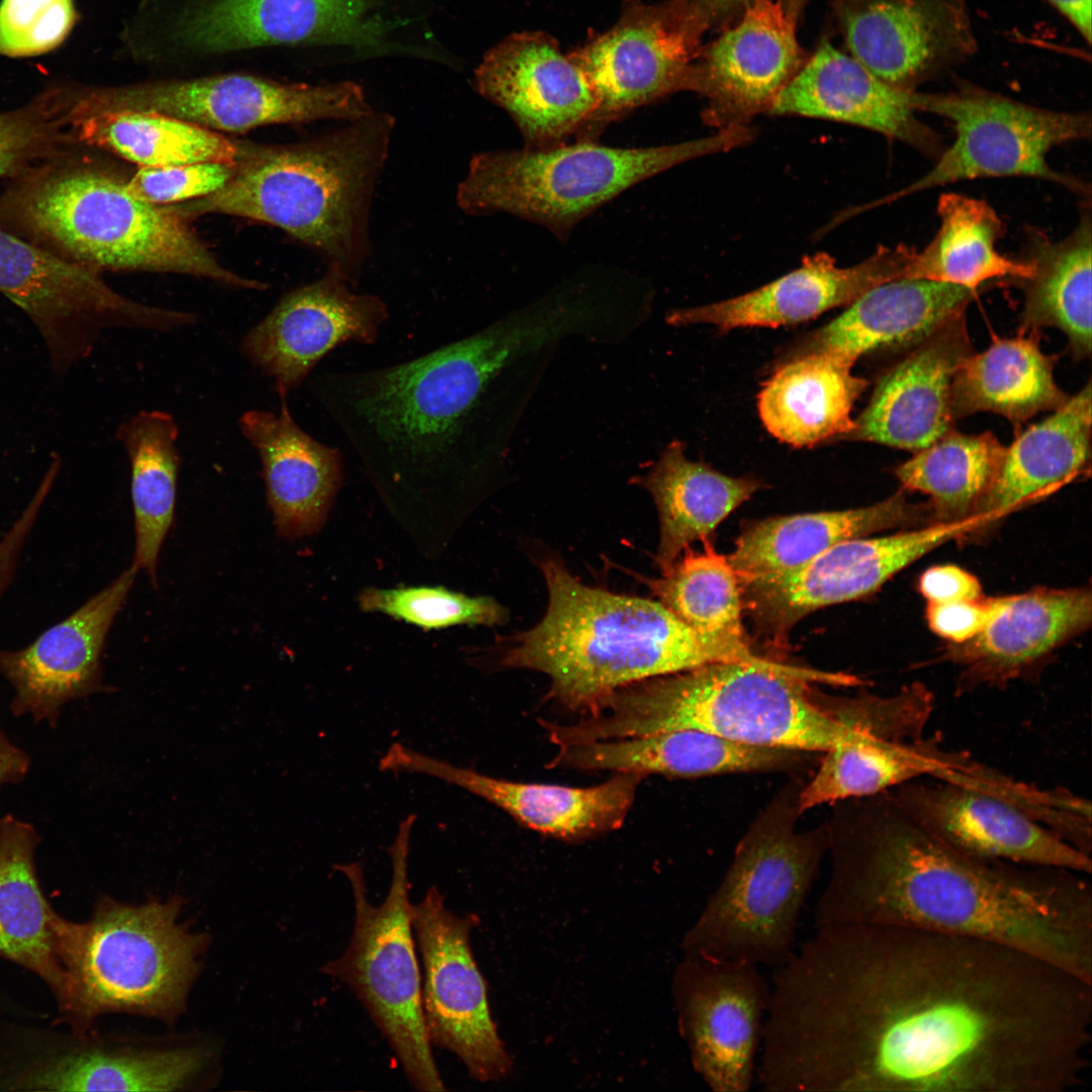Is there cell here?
<instances>
[{"label":"cell","instance_id":"cell-56","mask_svg":"<svg viewBox=\"0 0 1092 1092\" xmlns=\"http://www.w3.org/2000/svg\"><path fill=\"white\" fill-rule=\"evenodd\" d=\"M787 18L797 26L808 0H779Z\"/></svg>","mask_w":1092,"mask_h":1092},{"label":"cell","instance_id":"cell-42","mask_svg":"<svg viewBox=\"0 0 1092 1092\" xmlns=\"http://www.w3.org/2000/svg\"><path fill=\"white\" fill-rule=\"evenodd\" d=\"M178 425L169 413L142 411L122 422L116 437L130 465L135 546L132 566L157 582V563L175 513L180 455Z\"/></svg>","mask_w":1092,"mask_h":1092},{"label":"cell","instance_id":"cell-38","mask_svg":"<svg viewBox=\"0 0 1092 1092\" xmlns=\"http://www.w3.org/2000/svg\"><path fill=\"white\" fill-rule=\"evenodd\" d=\"M685 444L672 441L658 460L633 482L645 488L660 525L655 563L667 570L685 549L709 539L718 525L764 484L753 477H732L688 459Z\"/></svg>","mask_w":1092,"mask_h":1092},{"label":"cell","instance_id":"cell-39","mask_svg":"<svg viewBox=\"0 0 1092 1092\" xmlns=\"http://www.w3.org/2000/svg\"><path fill=\"white\" fill-rule=\"evenodd\" d=\"M1091 253L1088 206L1076 228L1062 240H1051L1037 231L1029 233L1023 260L1031 266V273L1014 279L1024 295L1020 333L1057 328L1068 338L1076 359L1091 355Z\"/></svg>","mask_w":1092,"mask_h":1092},{"label":"cell","instance_id":"cell-50","mask_svg":"<svg viewBox=\"0 0 1092 1092\" xmlns=\"http://www.w3.org/2000/svg\"><path fill=\"white\" fill-rule=\"evenodd\" d=\"M238 168L218 162L140 168L125 184L133 196L145 202L171 205L214 193L235 176Z\"/></svg>","mask_w":1092,"mask_h":1092},{"label":"cell","instance_id":"cell-4","mask_svg":"<svg viewBox=\"0 0 1092 1092\" xmlns=\"http://www.w3.org/2000/svg\"><path fill=\"white\" fill-rule=\"evenodd\" d=\"M856 686L843 673L770 661H722L621 688L558 728L565 744L693 729L733 741L826 751L876 733L870 695L832 698L812 684ZM879 736V735H878Z\"/></svg>","mask_w":1092,"mask_h":1092},{"label":"cell","instance_id":"cell-17","mask_svg":"<svg viewBox=\"0 0 1092 1092\" xmlns=\"http://www.w3.org/2000/svg\"><path fill=\"white\" fill-rule=\"evenodd\" d=\"M0 293L32 322L54 370L65 372L110 328L146 330L154 309L119 294L98 271L0 225Z\"/></svg>","mask_w":1092,"mask_h":1092},{"label":"cell","instance_id":"cell-44","mask_svg":"<svg viewBox=\"0 0 1092 1092\" xmlns=\"http://www.w3.org/2000/svg\"><path fill=\"white\" fill-rule=\"evenodd\" d=\"M939 228L922 251H916L908 278L960 285L974 291L994 278L1023 279L1031 266L996 248L1003 223L986 201L943 193L937 202Z\"/></svg>","mask_w":1092,"mask_h":1092},{"label":"cell","instance_id":"cell-10","mask_svg":"<svg viewBox=\"0 0 1092 1092\" xmlns=\"http://www.w3.org/2000/svg\"><path fill=\"white\" fill-rule=\"evenodd\" d=\"M753 129L736 124L674 145L614 148L576 140L544 148L474 155L456 190L465 213L506 212L565 238L582 218L633 185L681 163L747 144Z\"/></svg>","mask_w":1092,"mask_h":1092},{"label":"cell","instance_id":"cell-33","mask_svg":"<svg viewBox=\"0 0 1092 1092\" xmlns=\"http://www.w3.org/2000/svg\"><path fill=\"white\" fill-rule=\"evenodd\" d=\"M806 752L745 744L693 729L558 746L548 767L696 778L793 768Z\"/></svg>","mask_w":1092,"mask_h":1092},{"label":"cell","instance_id":"cell-30","mask_svg":"<svg viewBox=\"0 0 1092 1092\" xmlns=\"http://www.w3.org/2000/svg\"><path fill=\"white\" fill-rule=\"evenodd\" d=\"M1091 619L1089 588L1042 587L1004 596L988 625L967 642L948 643L943 656L962 668L967 686L1002 685L1084 632Z\"/></svg>","mask_w":1092,"mask_h":1092},{"label":"cell","instance_id":"cell-25","mask_svg":"<svg viewBox=\"0 0 1092 1092\" xmlns=\"http://www.w3.org/2000/svg\"><path fill=\"white\" fill-rule=\"evenodd\" d=\"M806 60L779 0H754L734 26L702 49L692 91L708 100L706 121L721 128L745 124L769 111Z\"/></svg>","mask_w":1092,"mask_h":1092},{"label":"cell","instance_id":"cell-14","mask_svg":"<svg viewBox=\"0 0 1092 1092\" xmlns=\"http://www.w3.org/2000/svg\"><path fill=\"white\" fill-rule=\"evenodd\" d=\"M72 109L156 112L217 132L323 119L350 122L374 110L351 81L283 84L240 74L98 89L74 101Z\"/></svg>","mask_w":1092,"mask_h":1092},{"label":"cell","instance_id":"cell-24","mask_svg":"<svg viewBox=\"0 0 1092 1092\" xmlns=\"http://www.w3.org/2000/svg\"><path fill=\"white\" fill-rule=\"evenodd\" d=\"M379 769L443 780L500 808L526 827L564 840L586 839L620 828L644 777L616 772L587 788L513 782L456 766L397 742L380 758Z\"/></svg>","mask_w":1092,"mask_h":1092},{"label":"cell","instance_id":"cell-43","mask_svg":"<svg viewBox=\"0 0 1092 1092\" xmlns=\"http://www.w3.org/2000/svg\"><path fill=\"white\" fill-rule=\"evenodd\" d=\"M824 753L814 777L801 788V814L826 803L873 797L920 777L937 779L949 765L947 752L923 736L868 734Z\"/></svg>","mask_w":1092,"mask_h":1092},{"label":"cell","instance_id":"cell-18","mask_svg":"<svg viewBox=\"0 0 1092 1092\" xmlns=\"http://www.w3.org/2000/svg\"><path fill=\"white\" fill-rule=\"evenodd\" d=\"M672 995L697 1074L714 1092L749 1091L770 995L759 966L685 957Z\"/></svg>","mask_w":1092,"mask_h":1092},{"label":"cell","instance_id":"cell-27","mask_svg":"<svg viewBox=\"0 0 1092 1092\" xmlns=\"http://www.w3.org/2000/svg\"><path fill=\"white\" fill-rule=\"evenodd\" d=\"M878 380L847 440L922 450L956 422L950 410L953 378L973 353L965 312L932 332Z\"/></svg>","mask_w":1092,"mask_h":1092},{"label":"cell","instance_id":"cell-26","mask_svg":"<svg viewBox=\"0 0 1092 1092\" xmlns=\"http://www.w3.org/2000/svg\"><path fill=\"white\" fill-rule=\"evenodd\" d=\"M916 249L880 246L850 267H839L829 254L803 259L800 267L739 296L695 307L671 309V326L712 325L721 332L736 328L796 325L839 306H847L882 283L908 278Z\"/></svg>","mask_w":1092,"mask_h":1092},{"label":"cell","instance_id":"cell-1","mask_svg":"<svg viewBox=\"0 0 1092 1092\" xmlns=\"http://www.w3.org/2000/svg\"><path fill=\"white\" fill-rule=\"evenodd\" d=\"M760 1065L780 1092H1079L1092 983L970 936L815 927L775 968Z\"/></svg>","mask_w":1092,"mask_h":1092},{"label":"cell","instance_id":"cell-3","mask_svg":"<svg viewBox=\"0 0 1092 1092\" xmlns=\"http://www.w3.org/2000/svg\"><path fill=\"white\" fill-rule=\"evenodd\" d=\"M571 331L563 310L509 316L401 363L324 371L309 386L382 489L453 491L495 452L490 401L497 380L519 357Z\"/></svg>","mask_w":1092,"mask_h":1092},{"label":"cell","instance_id":"cell-23","mask_svg":"<svg viewBox=\"0 0 1092 1092\" xmlns=\"http://www.w3.org/2000/svg\"><path fill=\"white\" fill-rule=\"evenodd\" d=\"M478 93L504 108L525 147L544 148L578 136L597 100L582 69L543 32L514 33L488 51L474 73Z\"/></svg>","mask_w":1092,"mask_h":1092},{"label":"cell","instance_id":"cell-21","mask_svg":"<svg viewBox=\"0 0 1092 1092\" xmlns=\"http://www.w3.org/2000/svg\"><path fill=\"white\" fill-rule=\"evenodd\" d=\"M354 289L326 270L317 280L285 293L243 337V356L275 381L279 394L287 395L336 347L374 344L388 318L387 305L377 295Z\"/></svg>","mask_w":1092,"mask_h":1092},{"label":"cell","instance_id":"cell-19","mask_svg":"<svg viewBox=\"0 0 1092 1092\" xmlns=\"http://www.w3.org/2000/svg\"><path fill=\"white\" fill-rule=\"evenodd\" d=\"M831 3L849 55L902 91H917L979 51L966 0Z\"/></svg>","mask_w":1092,"mask_h":1092},{"label":"cell","instance_id":"cell-40","mask_svg":"<svg viewBox=\"0 0 1092 1092\" xmlns=\"http://www.w3.org/2000/svg\"><path fill=\"white\" fill-rule=\"evenodd\" d=\"M1036 334L994 337L984 352H974L965 360L951 386L954 421L991 412L1017 429L1038 413L1053 412L1068 400L1054 377L1057 357L1040 350Z\"/></svg>","mask_w":1092,"mask_h":1092},{"label":"cell","instance_id":"cell-28","mask_svg":"<svg viewBox=\"0 0 1092 1092\" xmlns=\"http://www.w3.org/2000/svg\"><path fill=\"white\" fill-rule=\"evenodd\" d=\"M377 0H205L180 34L203 52L266 46L330 43L377 47L385 24L370 11Z\"/></svg>","mask_w":1092,"mask_h":1092},{"label":"cell","instance_id":"cell-46","mask_svg":"<svg viewBox=\"0 0 1092 1092\" xmlns=\"http://www.w3.org/2000/svg\"><path fill=\"white\" fill-rule=\"evenodd\" d=\"M1005 447L991 432L967 435L950 430L897 466L904 490L926 494L930 523L972 516L991 485Z\"/></svg>","mask_w":1092,"mask_h":1092},{"label":"cell","instance_id":"cell-12","mask_svg":"<svg viewBox=\"0 0 1092 1092\" xmlns=\"http://www.w3.org/2000/svg\"><path fill=\"white\" fill-rule=\"evenodd\" d=\"M916 112H928L952 123L956 138L922 177L886 198L887 201L963 180L1030 177L1090 196L1082 180L1056 171L1050 151L1091 136V115L1034 106L972 83L957 89L908 92Z\"/></svg>","mask_w":1092,"mask_h":1092},{"label":"cell","instance_id":"cell-48","mask_svg":"<svg viewBox=\"0 0 1092 1092\" xmlns=\"http://www.w3.org/2000/svg\"><path fill=\"white\" fill-rule=\"evenodd\" d=\"M59 105L48 97L0 113V178L23 173L69 143L67 107Z\"/></svg>","mask_w":1092,"mask_h":1092},{"label":"cell","instance_id":"cell-54","mask_svg":"<svg viewBox=\"0 0 1092 1092\" xmlns=\"http://www.w3.org/2000/svg\"><path fill=\"white\" fill-rule=\"evenodd\" d=\"M1077 30L1089 44L1091 42L1092 0H1045Z\"/></svg>","mask_w":1092,"mask_h":1092},{"label":"cell","instance_id":"cell-55","mask_svg":"<svg viewBox=\"0 0 1092 1092\" xmlns=\"http://www.w3.org/2000/svg\"><path fill=\"white\" fill-rule=\"evenodd\" d=\"M710 13L713 22L742 12L754 0H699Z\"/></svg>","mask_w":1092,"mask_h":1092},{"label":"cell","instance_id":"cell-51","mask_svg":"<svg viewBox=\"0 0 1092 1092\" xmlns=\"http://www.w3.org/2000/svg\"><path fill=\"white\" fill-rule=\"evenodd\" d=\"M1004 597L949 603H927L929 629L948 643L960 644L978 635L999 612Z\"/></svg>","mask_w":1092,"mask_h":1092},{"label":"cell","instance_id":"cell-6","mask_svg":"<svg viewBox=\"0 0 1092 1092\" xmlns=\"http://www.w3.org/2000/svg\"><path fill=\"white\" fill-rule=\"evenodd\" d=\"M394 124L389 113L373 110L304 144L259 150L219 190L169 207L186 220L218 213L276 226L356 289Z\"/></svg>","mask_w":1092,"mask_h":1092},{"label":"cell","instance_id":"cell-37","mask_svg":"<svg viewBox=\"0 0 1092 1092\" xmlns=\"http://www.w3.org/2000/svg\"><path fill=\"white\" fill-rule=\"evenodd\" d=\"M854 364L828 354L794 356L762 383L757 395L760 420L779 441L812 447L854 429L853 405L868 387L852 374Z\"/></svg>","mask_w":1092,"mask_h":1092},{"label":"cell","instance_id":"cell-34","mask_svg":"<svg viewBox=\"0 0 1092 1092\" xmlns=\"http://www.w3.org/2000/svg\"><path fill=\"white\" fill-rule=\"evenodd\" d=\"M925 520L928 505L911 503L901 489L868 507L751 521L727 557L742 584L795 569L840 542Z\"/></svg>","mask_w":1092,"mask_h":1092},{"label":"cell","instance_id":"cell-36","mask_svg":"<svg viewBox=\"0 0 1092 1092\" xmlns=\"http://www.w3.org/2000/svg\"><path fill=\"white\" fill-rule=\"evenodd\" d=\"M40 842L29 822L12 814L0 818V958L43 982L55 999L59 1018L67 1008L69 982L57 953L60 913L46 897L37 877L35 854Z\"/></svg>","mask_w":1092,"mask_h":1092},{"label":"cell","instance_id":"cell-11","mask_svg":"<svg viewBox=\"0 0 1092 1092\" xmlns=\"http://www.w3.org/2000/svg\"><path fill=\"white\" fill-rule=\"evenodd\" d=\"M416 815L398 825L388 847L391 883L379 905L367 896L358 862L336 864L349 881L355 909L354 929L344 953L322 972L346 984L388 1041L408 1082L419 1091H444L426 1031L422 978L417 959L408 899V853Z\"/></svg>","mask_w":1092,"mask_h":1092},{"label":"cell","instance_id":"cell-52","mask_svg":"<svg viewBox=\"0 0 1092 1092\" xmlns=\"http://www.w3.org/2000/svg\"><path fill=\"white\" fill-rule=\"evenodd\" d=\"M918 590L927 603L978 600L984 597L979 579L956 565H936L925 570Z\"/></svg>","mask_w":1092,"mask_h":1092},{"label":"cell","instance_id":"cell-35","mask_svg":"<svg viewBox=\"0 0 1092 1092\" xmlns=\"http://www.w3.org/2000/svg\"><path fill=\"white\" fill-rule=\"evenodd\" d=\"M1091 381L1044 420L1021 431L1004 453L973 515L997 520L1043 498L1090 470Z\"/></svg>","mask_w":1092,"mask_h":1092},{"label":"cell","instance_id":"cell-45","mask_svg":"<svg viewBox=\"0 0 1092 1092\" xmlns=\"http://www.w3.org/2000/svg\"><path fill=\"white\" fill-rule=\"evenodd\" d=\"M702 542V550L688 547L659 577H637L695 632L719 645L750 653L738 577L727 556L709 539Z\"/></svg>","mask_w":1092,"mask_h":1092},{"label":"cell","instance_id":"cell-9","mask_svg":"<svg viewBox=\"0 0 1092 1092\" xmlns=\"http://www.w3.org/2000/svg\"><path fill=\"white\" fill-rule=\"evenodd\" d=\"M803 782L784 787L755 818L699 916L685 957L778 967L796 948L799 918L828 849V832L797 829Z\"/></svg>","mask_w":1092,"mask_h":1092},{"label":"cell","instance_id":"cell-13","mask_svg":"<svg viewBox=\"0 0 1092 1092\" xmlns=\"http://www.w3.org/2000/svg\"><path fill=\"white\" fill-rule=\"evenodd\" d=\"M713 19L699 0H629L618 22L572 54L596 96L576 140H594L632 110L693 87L702 38Z\"/></svg>","mask_w":1092,"mask_h":1092},{"label":"cell","instance_id":"cell-31","mask_svg":"<svg viewBox=\"0 0 1092 1092\" xmlns=\"http://www.w3.org/2000/svg\"><path fill=\"white\" fill-rule=\"evenodd\" d=\"M279 396L278 414L248 411L239 428L261 460L277 534L298 539L324 526L341 486L343 458L337 448L304 432L289 412L287 395Z\"/></svg>","mask_w":1092,"mask_h":1092},{"label":"cell","instance_id":"cell-20","mask_svg":"<svg viewBox=\"0 0 1092 1092\" xmlns=\"http://www.w3.org/2000/svg\"><path fill=\"white\" fill-rule=\"evenodd\" d=\"M136 573L130 565L28 645L0 649V677L12 689L9 710L15 718L56 729L67 704L107 690L102 652Z\"/></svg>","mask_w":1092,"mask_h":1092},{"label":"cell","instance_id":"cell-53","mask_svg":"<svg viewBox=\"0 0 1092 1092\" xmlns=\"http://www.w3.org/2000/svg\"><path fill=\"white\" fill-rule=\"evenodd\" d=\"M30 766V755L8 737L0 724V790L23 782Z\"/></svg>","mask_w":1092,"mask_h":1092},{"label":"cell","instance_id":"cell-49","mask_svg":"<svg viewBox=\"0 0 1092 1092\" xmlns=\"http://www.w3.org/2000/svg\"><path fill=\"white\" fill-rule=\"evenodd\" d=\"M75 18L73 0H2L0 54L29 57L49 52L66 38Z\"/></svg>","mask_w":1092,"mask_h":1092},{"label":"cell","instance_id":"cell-41","mask_svg":"<svg viewBox=\"0 0 1092 1092\" xmlns=\"http://www.w3.org/2000/svg\"><path fill=\"white\" fill-rule=\"evenodd\" d=\"M70 141L106 150L140 168L198 162L240 165L252 153L204 126L156 112L67 110Z\"/></svg>","mask_w":1092,"mask_h":1092},{"label":"cell","instance_id":"cell-7","mask_svg":"<svg viewBox=\"0 0 1092 1092\" xmlns=\"http://www.w3.org/2000/svg\"><path fill=\"white\" fill-rule=\"evenodd\" d=\"M20 176L0 196V218L63 258L96 271L176 273L267 288L225 268L186 219L168 205L136 198L114 174L55 161Z\"/></svg>","mask_w":1092,"mask_h":1092},{"label":"cell","instance_id":"cell-16","mask_svg":"<svg viewBox=\"0 0 1092 1092\" xmlns=\"http://www.w3.org/2000/svg\"><path fill=\"white\" fill-rule=\"evenodd\" d=\"M411 921L423 962L422 1005L431 1044L454 1054L476 1081L503 1078L512 1063L470 946L477 916L453 913L432 886L411 905Z\"/></svg>","mask_w":1092,"mask_h":1092},{"label":"cell","instance_id":"cell-5","mask_svg":"<svg viewBox=\"0 0 1092 1092\" xmlns=\"http://www.w3.org/2000/svg\"><path fill=\"white\" fill-rule=\"evenodd\" d=\"M541 569L546 613L509 640L500 664L545 673L547 698L565 709L581 713L628 685L714 662H763L704 638L658 601L582 584L555 558Z\"/></svg>","mask_w":1092,"mask_h":1092},{"label":"cell","instance_id":"cell-29","mask_svg":"<svg viewBox=\"0 0 1092 1092\" xmlns=\"http://www.w3.org/2000/svg\"><path fill=\"white\" fill-rule=\"evenodd\" d=\"M908 92L882 81L852 56L823 40L768 112L853 124L937 158L944 149L941 139L918 118Z\"/></svg>","mask_w":1092,"mask_h":1092},{"label":"cell","instance_id":"cell-22","mask_svg":"<svg viewBox=\"0 0 1092 1092\" xmlns=\"http://www.w3.org/2000/svg\"><path fill=\"white\" fill-rule=\"evenodd\" d=\"M900 786L894 800L918 825L966 854L1089 875L1090 853L1019 805L936 781Z\"/></svg>","mask_w":1092,"mask_h":1092},{"label":"cell","instance_id":"cell-57","mask_svg":"<svg viewBox=\"0 0 1092 1092\" xmlns=\"http://www.w3.org/2000/svg\"><path fill=\"white\" fill-rule=\"evenodd\" d=\"M17 1008V1001L0 989V1013L11 1015Z\"/></svg>","mask_w":1092,"mask_h":1092},{"label":"cell","instance_id":"cell-47","mask_svg":"<svg viewBox=\"0 0 1092 1092\" xmlns=\"http://www.w3.org/2000/svg\"><path fill=\"white\" fill-rule=\"evenodd\" d=\"M359 605L365 612L381 613L425 630L456 625L503 624L507 610L489 597H469L440 586L364 589Z\"/></svg>","mask_w":1092,"mask_h":1092},{"label":"cell","instance_id":"cell-2","mask_svg":"<svg viewBox=\"0 0 1092 1092\" xmlns=\"http://www.w3.org/2000/svg\"><path fill=\"white\" fill-rule=\"evenodd\" d=\"M828 829L830 875L814 927H914L1001 943L1092 982L1085 874L975 857L891 805L842 808Z\"/></svg>","mask_w":1092,"mask_h":1092},{"label":"cell","instance_id":"cell-15","mask_svg":"<svg viewBox=\"0 0 1092 1092\" xmlns=\"http://www.w3.org/2000/svg\"><path fill=\"white\" fill-rule=\"evenodd\" d=\"M985 526L981 516L840 542L803 565L740 584L758 636L786 648L793 627L821 608L866 598L935 548Z\"/></svg>","mask_w":1092,"mask_h":1092},{"label":"cell","instance_id":"cell-8","mask_svg":"<svg viewBox=\"0 0 1092 1092\" xmlns=\"http://www.w3.org/2000/svg\"><path fill=\"white\" fill-rule=\"evenodd\" d=\"M182 906L176 896L133 905L102 895L86 921L59 914L57 953L69 1000L53 1025L85 1032L109 1013L176 1020L206 946L202 933L180 921Z\"/></svg>","mask_w":1092,"mask_h":1092},{"label":"cell","instance_id":"cell-32","mask_svg":"<svg viewBox=\"0 0 1092 1092\" xmlns=\"http://www.w3.org/2000/svg\"><path fill=\"white\" fill-rule=\"evenodd\" d=\"M976 293L927 279L887 281L864 292L839 316L804 339L794 356L828 354L854 364L871 352L909 350L965 312Z\"/></svg>","mask_w":1092,"mask_h":1092}]
</instances>
